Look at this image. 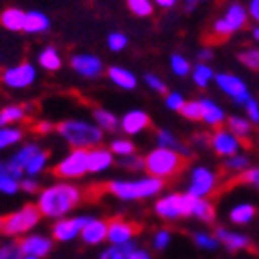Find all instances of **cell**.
Listing matches in <instances>:
<instances>
[{"label":"cell","mask_w":259,"mask_h":259,"mask_svg":"<svg viewBox=\"0 0 259 259\" xmlns=\"http://www.w3.org/2000/svg\"><path fill=\"white\" fill-rule=\"evenodd\" d=\"M83 198L82 189L71 182H58L48 185L36 194V207L42 218L62 220L67 218L80 205Z\"/></svg>","instance_id":"cell-1"},{"label":"cell","mask_w":259,"mask_h":259,"mask_svg":"<svg viewBox=\"0 0 259 259\" xmlns=\"http://www.w3.org/2000/svg\"><path fill=\"white\" fill-rule=\"evenodd\" d=\"M163 180L154 176H142L134 180H112L109 182V194L120 201H138V199H151L163 190Z\"/></svg>","instance_id":"cell-2"},{"label":"cell","mask_w":259,"mask_h":259,"mask_svg":"<svg viewBox=\"0 0 259 259\" xmlns=\"http://www.w3.org/2000/svg\"><path fill=\"white\" fill-rule=\"evenodd\" d=\"M56 131L73 149H89L100 147L104 142V131L95 121L87 120H65L56 125Z\"/></svg>","instance_id":"cell-3"},{"label":"cell","mask_w":259,"mask_h":259,"mask_svg":"<svg viewBox=\"0 0 259 259\" xmlns=\"http://www.w3.org/2000/svg\"><path fill=\"white\" fill-rule=\"evenodd\" d=\"M187 163V158L172 149L156 147L145 156V172L149 176L160 178V180H168L182 172Z\"/></svg>","instance_id":"cell-4"},{"label":"cell","mask_w":259,"mask_h":259,"mask_svg":"<svg viewBox=\"0 0 259 259\" xmlns=\"http://www.w3.org/2000/svg\"><path fill=\"white\" fill-rule=\"evenodd\" d=\"M194 196L189 192H168L156 199L154 214L163 221H178L192 216V208L196 203Z\"/></svg>","instance_id":"cell-5"},{"label":"cell","mask_w":259,"mask_h":259,"mask_svg":"<svg viewBox=\"0 0 259 259\" xmlns=\"http://www.w3.org/2000/svg\"><path fill=\"white\" fill-rule=\"evenodd\" d=\"M42 214L36 205H24L4 218V230L8 238H24L38 227Z\"/></svg>","instance_id":"cell-6"},{"label":"cell","mask_w":259,"mask_h":259,"mask_svg":"<svg viewBox=\"0 0 259 259\" xmlns=\"http://www.w3.org/2000/svg\"><path fill=\"white\" fill-rule=\"evenodd\" d=\"M248 17V9H245L241 4H230L223 17L212 24V36L216 40H227L236 31L246 26Z\"/></svg>","instance_id":"cell-7"},{"label":"cell","mask_w":259,"mask_h":259,"mask_svg":"<svg viewBox=\"0 0 259 259\" xmlns=\"http://www.w3.org/2000/svg\"><path fill=\"white\" fill-rule=\"evenodd\" d=\"M218 185H220L218 174L212 168L199 165V167H194L190 170L187 192L198 199H208L212 194H216Z\"/></svg>","instance_id":"cell-8"},{"label":"cell","mask_w":259,"mask_h":259,"mask_svg":"<svg viewBox=\"0 0 259 259\" xmlns=\"http://www.w3.org/2000/svg\"><path fill=\"white\" fill-rule=\"evenodd\" d=\"M53 172L64 182H71L76 178H82L89 172V165H87V151L83 149H73L69 154H65L58 163L55 165Z\"/></svg>","instance_id":"cell-9"},{"label":"cell","mask_w":259,"mask_h":259,"mask_svg":"<svg viewBox=\"0 0 259 259\" xmlns=\"http://www.w3.org/2000/svg\"><path fill=\"white\" fill-rule=\"evenodd\" d=\"M0 80L8 89H15V91L27 89L36 80V67L33 64H29V62H20V64L8 67L2 73Z\"/></svg>","instance_id":"cell-10"},{"label":"cell","mask_w":259,"mask_h":259,"mask_svg":"<svg viewBox=\"0 0 259 259\" xmlns=\"http://www.w3.org/2000/svg\"><path fill=\"white\" fill-rule=\"evenodd\" d=\"M87 220H89V216H67L62 218V220H56L51 229L53 239H56L58 243L74 241L76 238H80Z\"/></svg>","instance_id":"cell-11"},{"label":"cell","mask_w":259,"mask_h":259,"mask_svg":"<svg viewBox=\"0 0 259 259\" xmlns=\"http://www.w3.org/2000/svg\"><path fill=\"white\" fill-rule=\"evenodd\" d=\"M216 85L220 87L225 95L232 98L236 104L245 105L248 100L252 98L250 93H248V87L243 82L241 78L236 76V74H229V73H218L216 74Z\"/></svg>","instance_id":"cell-12"},{"label":"cell","mask_w":259,"mask_h":259,"mask_svg":"<svg viewBox=\"0 0 259 259\" xmlns=\"http://www.w3.org/2000/svg\"><path fill=\"white\" fill-rule=\"evenodd\" d=\"M53 246H55V239L46 236V234H27L18 241V248H20L22 255H33V257L44 259L51 254Z\"/></svg>","instance_id":"cell-13"},{"label":"cell","mask_w":259,"mask_h":259,"mask_svg":"<svg viewBox=\"0 0 259 259\" xmlns=\"http://www.w3.org/2000/svg\"><path fill=\"white\" fill-rule=\"evenodd\" d=\"M210 147L214 149L218 156H223V158H230V156L238 154V151L241 149L243 142L232 134L229 129H218L214 134H210Z\"/></svg>","instance_id":"cell-14"},{"label":"cell","mask_w":259,"mask_h":259,"mask_svg":"<svg viewBox=\"0 0 259 259\" xmlns=\"http://www.w3.org/2000/svg\"><path fill=\"white\" fill-rule=\"evenodd\" d=\"M40 151H42V149H40L35 142L24 143L22 147H18L17 152H15V154L8 160L9 170L13 172V176L18 178V180H22V178L26 176L27 165H29V161L33 160V158H35Z\"/></svg>","instance_id":"cell-15"},{"label":"cell","mask_w":259,"mask_h":259,"mask_svg":"<svg viewBox=\"0 0 259 259\" xmlns=\"http://www.w3.org/2000/svg\"><path fill=\"white\" fill-rule=\"evenodd\" d=\"M134 236H136V225L131 223V221L121 220V218H114V220L107 221L109 245H125V243H133Z\"/></svg>","instance_id":"cell-16"},{"label":"cell","mask_w":259,"mask_h":259,"mask_svg":"<svg viewBox=\"0 0 259 259\" xmlns=\"http://www.w3.org/2000/svg\"><path fill=\"white\" fill-rule=\"evenodd\" d=\"M71 67L76 74L83 78H98L104 73V64L96 55H74L71 58Z\"/></svg>","instance_id":"cell-17"},{"label":"cell","mask_w":259,"mask_h":259,"mask_svg":"<svg viewBox=\"0 0 259 259\" xmlns=\"http://www.w3.org/2000/svg\"><path fill=\"white\" fill-rule=\"evenodd\" d=\"M80 239L87 246H98L105 243L107 241V221L89 216L82 234H80Z\"/></svg>","instance_id":"cell-18"},{"label":"cell","mask_w":259,"mask_h":259,"mask_svg":"<svg viewBox=\"0 0 259 259\" xmlns=\"http://www.w3.org/2000/svg\"><path fill=\"white\" fill-rule=\"evenodd\" d=\"M151 125L149 114L142 109H133V111L125 112L123 118L120 120V129L127 134V136H136V134L143 133Z\"/></svg>","instance_id":"cell-19"},{"label":"cell","mask_w":259,"mask_h":259,"mask_svg":"<svg viewBox=\"0 0 259 259\" xmlns=\"http://www.w3.org/2000/svg\"><path fill=\"white\" fill-rule=\"evenodd\" d=\"M220 241L221 246H225L227 250L230 252H239V250H246L250 248V238L245 236V234L234 232V230L225 229V227H218L216 234H214Z\"/></svg>","instance_id":"cell-20"},{"label":"cell","mask_w":259,"mask_h":259,"mask_svg":"<svg viewBox=\"0 0 259 259\" xmlns=\"http://www.w3.org/2000/svg\"><path fill=\"white\" fill-rule=\"evenodd\" d=\"M87 165L91 174H102L114 165V154L111 149L105 147H95L87 151Z\"/></svg>","instance_id":"cell-21"},{"label":"cell","mask_w":259,"mask_h":259,"mask_svg":"<svg viewBox=\"0 0 259 259\" xmlns=\"http://www.w3.org/2000/svg\"><path fill=\"white\" fill-rule=\"evenodd\" d=\"M107 76L114 85H118L120 89H125V91H133L134 87L138 85V78L133 71L125 69V67H120V65H111L107 69Z\"/></svg>","instance_id":"cell-22"},{"label":"cell","mask_w":259,"mask_h":259,"mask_svg":"<svg viewBox=\"0 0 259 259\" xmlns=\"http://www.w3.org/2000/svg\"><path fill=\"white\" fill-rule=\"evenodd\" d=\"M199 102H201V109H203L201 120H203L208 127H221L225 121H227V114H225V111L216 102H212L210 98H201Z\"/></svg>","instance_id":"cell-23"},{"label":"cell","mask_w":259,"mask_h":259,"mask_svg":"<svg viewBox=\"0 0 259 259\" xmlns=\"http://www.w3.org/2000/svg\"><path fill=\"white\" fill-rule=\"evenodd\" d=\"M51 26L49 17L42 11H27L26 13V24H24V33L27 35H40L46 33Z\"/></svg>","instance_id":"cell-24"},{"label":"cell","mask_w":259,"mask_h":259,"mask_svg":"<svg viewBox=\"0 0 259 259\" xmlns=\"http://www.w3.org/2000/svg\"><path fill=\"white\" fill-rule=\"evenodd\" d=\"M20 190V180L9 170L8 160H0V194L15 196Z\"/></svg>","instance_id":"cell-25"},{"label":"cell","mask_w":259,"mask_h":259,"mask_svg":"<svg viewBox=\"0 0 259 259\" xmlns=\"http://www.w3.org/2000/svg\"><path fill=\"white\" fill-rule=\"evenodd\" d=\"M156 143H158V147H163V149H172V151L180 152L182 156H189L190 151L189 147H185L183 145V142L180 138H178L176 134L170 133L168 129H160L158 133H156Z\"/></svg>","instance_id":"cell-26"},{"label":"cell","mask_w":259,"mask_h":259,"mask_svg":"<svg viewBox=\"0 0 259 259\" xmlns=\"http://www.w3.org/2000/svg\"><path fill=\"white\" fill-rule=\"evenodd\" d=\"M0 24L8 31H24L26 24V11L18 8H8L0 15Z\"/></svg>","instance_id":"cell-27"},{"label":"cell","mask_w":259,"mask_h":259,"mask_svg":"<svg viewBox=\"0 0 259 259\" xmlns=\"http://www.w3.org/2000/svg\"><path fill=\"white\" fill-rule=\"evenodd\" d=\"M38 64L42 69L49 71V73H55L62 67V56L58 53V49L53 48V46H48L44 48L42 51L38 53Z\"/></svg>","instance_id":"cell-28"},{"label":"cell","mask_w":259,"mask_h":259,"mask_svg":"<svg viewBox=\"0 0 259 259\" xmlns=\"http://www.w3.org/2000/svg\"><path fill=\"white\" fill-rule=\"evenodd\" d=\"M93 118H95L96 125L104 133H114L116 129H120V120L116 118V114H112L107 109H95L93 111Z\"/></svg>","instance_id":"cell-29"},{"label":"cell","mask_w":259,"mask_h":259,"mask_svg":"<svg viewBox=\"0 0 259 259\" xmlns=\"http://www.w3.org/2000/svg\"><path fill=\"white\" fill-rule=\"evenodd\" d=\"M227 129L232 134H236L241 142H248L252 134V123L248 118H241V116H230L227 118Z\"/></svg>","instance_id":"cell-30"},{"label":"cell","mask_w":259,"mask_h":259,"mask_svg":"<svg viewBox=\"0 0 259 259\" xmlns=\"http://www.w3.org/2000/svg\"><path fill=\"white\" fill-rule=\"evenodd\" d=\"M24 140V131L18 125H6L0 127V151L18 145Z\"/></svg>","instance_id":"cell-31"},{"label":"cell","mask_w":259,"mask_h":259,"mask_svg":"<svg viewBox=\"0 0 259 259\" xmlns=\"http://www.w3.org/2000/svg\"><path fill=\"white\" fill-rule=\"evenodd\" d=\"M27 118V109L24 105H8L0 111V121L2 125H18L20 121Z\"/></svg>","instance_id":"cell-32"},{"label":"cell","mask_w":259,"mask_h":259,"mask_svg":"<svg viewBox=\"0 0 259 259\" xmlns=\"http://www.w3.org/2000/svg\"><path fill=\"white\" fill-rule=\"evenodd\" d=\"M255 207L250 203H239L236 207H232V210L229 212V218L234 225H248L255 218Z\"/></svg>","instance_id":"cell-33"},{"label":"cell","mask_w":259,"mask_h":259,"mask_svg":"<svg viewBox=\"0 0 259 259\" xmlns=\"http://www.w3.org/2000/svg\"><path fill=\"white\" fill-rule=\"evenodd\" d=\"M190 218H194V220L201 221V223H212L216 220V208L208 199H196Z\"/></svg>","instance_id":"cell-34"},{"label":"cell","mask_w":259,"mask_h":259,"mask_svg":"<svg viewBox=\"0 0 259 259\" xmlns=\"http://www.w3.org/2000/svg\"><path fill=\"white\" fill-rule=\"evenodd\" d=\"M138 243H125V245H109L98 254V259H127L134 246Z\"/></svg>","instance_id":"cell-35"},{"label":"cell","mask_w":259,"mask_h":259,"mask_svg":"<svg viewBox=\"0 0 259 259\" xmlns=\"http://www.w3.org/2000/svg\"><path fill=\"white\" fill-rule=\"evenodd\" d=\"M192 241H194V245L198 246L199 250H207V252H214L221 246L214 234L203 232V230H198V232L192 234Z\"/></svg>","instance_id":"cell-36"},{"label":"cell","mask_w":259,"mask_h":259,"mask_svg":"<svg viewBox=\"0 0 259 259\" xmlns=\"http://www.w3.org/2000/svg\"><path fill=\"white\" fill-rule=\"evenodd\" d=\"M192 80H194V83L198 87H201V89H205V87L208 85V83L216 78V74H214V71H212V67L210 65H207V64H201L199 62L196 67H192Z\"/></svg>","instance_id":"cell-37"},{"label":"cell","mask_w":259,"mask_h":259,"mask_svg":"<svg viewBox=\"0 0 259 259\" xmlns=\"http://www.w3.org/2000/svg\"><path fill=\"white\" fill-rule=\"evenodd\" d=\"M223 170L230 174H239L241 176L245 170H248V158L245 154H234L227 158L223 163Z\"/></svg>","instance_id":"cell-38"},{"label":"cell","mask_w":259,"mask_h":259,"mask_svg":"<svg viewBox=\"0 0 259 259\" xmlns=\"http://www.w3.org/2000/svg\"><path fill=\"white\" fill-rule=\"evenodd\" d=\"M111 152L114 156H120V158H125V156L136 154V147L129 138H114L109 145Z\"/></svg>","instance_id":"cell-39"},{"label":"cell","mask_w":259,"mask_h":259,"mask_svg":"<svg viewBox=\"0 0 259 259\" xmlns=\"http://www.w3.org/2000/svg\"><path fill=\"white\" fill-rule=\"evenodd\" d=\"M48 161H49V152L40 151L38 154L29 161V165H27L26 176H35L36 178L38 174H42L44 170H46V167H48Z\"/></svg>","instance_id":"cell-40"},{"label":"cell","mask_w":259,"mask_h":259,"mask_svg":"<svg viewBox=\"0 0 259 259\" xmlns=\"http://www.w3.org/2000/svg\"><path fill=\"white\" fill-rule=\"evenodd\" d=\"M170 69H172V73L176 74V76H189L190 73H192V65H190V62L187 60L185 56L180 55V53H174L172 56H170Z\"/></svg>","instance_id":"cell-41"},{"label":"cell","mask_w":259,"mask_h":259,"mask_svg":"<svg viewBox=\"0 0 259 259\" xmlns=\"http://www.w3.org/2000/svg\"><path fill=\"white\" fill-rule=\"evenodd\" d=\"M238 60L241 62L245 67L252 71H259V48H248L239 51Z\"/></svg>","instance_id":"cell-42"},{"label":"cell","mask_w":259,"mask_h":259,"mask_svg":"<svg viewBox=\"0 0 259 259\" xmlns=\"http://www.w3.org/2000/svg\"><path fill=\"white\" fill-rule=\"evenodd\" d=\"M127 6L136 17H151L154 11L152 0H127Z\"/></svg>","instance_id":"cell-43"},{"label":"cell","mask_w":259,"mask_h":259,"mask_svg":"<svg viewBox=\"0 0 259 259\" xmlns=\"http://www.w3.org/2000/svg\"><path fill=\"white\" fill-rule=\"evenodd\" d=\"M170 241H172V234H170V230H168V229H158L154 234H152V238H151L152 248H154V250H158V252L168 248Z\"/></svg>","instance_id":"cell-44"},{"label":"cell","mask_w":259,"mask_h":259,"mask_svg":"<svg viewBox=\"0 0 259 259\" xmlns=\"http://www.w3.org/2000/svg\"><path fill=\"white\" fill-rule=\"evenodd\" d=\"M180 112H182V116L187 118V120L199 121L201 120V116H203L201 102H199V100H190V102H185V105H183Z\"/></svg>","instance_id":"cell-45"},{"label":"cell","mask_w":259,"mask_h":259,"mask_svg":"<svg viewBox=\"0 0 259 259\" xmlns=\"http://www.w3.org/2000/svg\"><path fill=\"white\" fill-rule=\"evenodd\" d=\"M118 165H120L121 168H125V170H131V172H140V170H145V158L131 154V156H125V158H120Z\"/></svg>","instance_id":"cell-46"},{"label":"cell","mask_w":259,"mask_h":259,"mask_svg":"<svg viewBox=\"0 0 259 259\" xmlns=\"http://www.w3.org/2000/svg\"><path fill=\"white\" fill-rule=\"evenodd\" d=\"M107 46L112 53H120L129 46V38L123 33H120V31H114V33H111L107 36Z\"/></svg>","instance_id":"cell-47"},{"label":"cell","mask_w":259,"mask_h":259,"mask_svg":"<svg viewBox=\"0 0 259 259\" xmlns=\"http://www.w3.org/2000/svg\"><path fill=\"white\" fill-rule=\"evenodd\" d=\"M0 259H22V252L18 243L0 241Z\"/></svg>","instance_id":"cell-48"},{"label":"cell","mask_w":259,"mask_h":259,"mask_svg":"<svg viewBox=\"0 0 259 259\" xmlns=\"http://www.w3.org/2000/svg\"><path fill=\"white\" fill-rule=\"evenodd\" d=\"M145 83H147L149 87H151L152 91H156V93H160V95H167L168 93V87H167V83L161 80L158 74H154V73H149V74H145Z\"/></svg>","instance_id":"cell-49"},{"label":"cell","mask_w":259,"mask_h":259,"mask_svg":"<svg viewBox=\"0 0 259 259\" xmlns=\"http://www.w3.org/2000/svg\"><path fill=\"white\" fill-rule=\"evenodd\" d=\"M187 100L183 98L182 93L172 91V93H167L165 95V105H167L170 111H182V107L185 105Z\"/></svg>","instance_id":"cell-50"},{"label":"cell","mask_w":259,"mask_h":259,"mask_svg":"<svg viewBox=\"0 0 259 259\" xmlns=\"http://www.w3.org/2000/svg\"><path fill=\"white\" fill-rule=\"evenodd\" d=\"M20 190L27 192V194H38L40 190V182L35 176H24L20 180Z\"/></svg>","instance_id":"cell-51"},{"label":"cell","mask_w":259,"mask_h":259,"mask_svg":"<svg viewBox=\"0 0 259 259\" xmlns=\"http://www.w3.org/2000/svg\"><path fill=\"white\" fill-rule=\"evenodd\" d=\"M239 182L246 183V185H250V187H254V189L259 190V167L245 170V172L239 176Z\"/></svg>","instance_id":"cell-52"},{"label":"cell","mask_w":259,"mask_h":259,"mask_svg":"<svg viewBox=\"0 0 259 259\" xmlns=\"http://www.w3.org/2000/svg\"><path fill=\"white\" fill-rule=\"evenodd\" d=\"M245 112L248 114V120L254 121V123H259V102L254 98H250L245 104Z\"/></svg>","instance_id":"cell-53"},{"label":"cell","mask_w":259,"mask_h":259,"mask_svg":"<svg viewBox=\"0 0 259 259\" xmlns=\"http://www.w3.org/2000/svg\"><path fill=\"white\" fill-rule=\"evenodd\" d=\"M127 259H154L151 254V250H147V248H143V246H134L133 250H131L129 257Z\"/></svg>","instance_id":"cell-54"},{"label":"cell","mask_w":259,"mask_h":259,"mask_svg":"<svg viewBox=\"0 0 259 259\" xmlns=\"http://www.w3.org/2000/svg\"><path fill=\"white\" fill-rule=\"evenodd\" d=\"M35 131L38 134H49V133H53V131H56V127L53 125L51 121H48V120H44V121H38L35 125Z\"/></svg>","instance_id":"cell-55"},{"label":"cell","mask_w":259,"mask_h":259,"mask_svg":"<svg viewBox=\"0 0 259 259\" xmlns=\"http://www.w3.org/2000/svg\"><path fill=\"white\" fill-rule=\"evenodd\" d=\"M248 15L259 24V0H250V4H248Z\"/></svg>","instance_id":"cell-56"},{"label":"cell","mask_w":259,"mask_h":259,"mask_svg":"<svg viewBox=\"0 0 259 259\" xmlns=\"http://www.w3.org/2000/svg\"><path fill=\"white\" fill-rule=\"evenodd\" d=\"M212 55H214V53H212L210 48H203V49H199V51H198V58H199V62H201V64H205V62L210 60Z\"/></svg>","instance_id":"cell-57"},{"label":"cell","mask_w":259,"mask_h":259,"mask_svg":"<svg viewBox=\"0 0 259 259\" xmlns=\"http://www.w3.org/2000/svg\"><path fill=\"white\" fill-rule=\"evenodd\" d=\"M154 4H158L161 9H172L174 6H176L178 0H152Z\"/></svg>","instance_id":"cell-58"},{"label":"cell","mask_w":259,"mask_h":259,"mask_svg":"<svg viewBox=\"0 0 259 259\" xmlns=\"http://www.w3.org/2000/svg\"><path fill=\"white\" fill-rule=\"evenodd\" d=\"M252 36H254L255 42H259V24H257V27H254V31H252Z\"/></svg>","instance_id":"cell-59"},{"label":"cell","mask_w":259,"mask_h":259,"mask_svg":"<svg viewBox=\"0 0 259 259\" xmlns=\"http://www.w3.org/2000/svg\"><path fill=\"white\" fill-rule=\"evenodd\" d=\"M2 230H4V218L0 216V232H2Z\"/></svg>","instance_id":"cell-60"},{"label":"cell","mask_w":259,"mask_h":259,"mask_svg":"<svg viewBox=\"0 0 259 259\" xmlns=\"http://www.w3.org/2000/svg\"><path fill=\"white\" fill-rule=\"evenodd\" d=\"M198 2H201V0H187V4H198Z\"/></svg>","instance_id":"cell-61"},{"label":"cell","mask_w":259,"mask_h":259,"mask_svg":"<svg viewBox=\"0 0 259 259\" xmlns=\"http://www.w3.org/2000/svg\"><path fill=\"white\" fill-rule=\"evenodd\" d=\"M22 259H38V257H33V255H22Z\"/></svg>","instance_id":"cell-62"}]
</instances>
